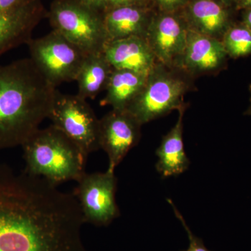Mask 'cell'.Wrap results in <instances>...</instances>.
Returning a JSON list of instances; mask_svg holds the SVG:
<instances>
[{"label": "cell", "instance_id": "6da1fadb", "mask_svg": "<svg viewBox=\"0 0 251 251\" xmlns=\"http://www.w3.org/2000/svg\"><path fill=\"white\" fill-rule=\"evenodd\" d=\"M57 92L30 58L0 65V150L22 146L39 129Z\"/></svg>", "mask_w": 251, "mask_h": 251}, {"label": "cell", "instance_id": "7a4b0ae2", "mask_svg": "<svg viewBox=\"0 0 251 251\" xmlns=\"http://www.w3.org/2000/svg\"><path fill=\"white\" fill-rule=\"evenodd\" d=\"M21 147L25 163L23 171L51 184L77 181L86 173L88 155L53 125L39 128Z\"/></svg>", "mask_w": 251, "mask_h": 251}, {"label": "cell", "instance_id": "3957f363", "mask_svg": "<svg viewBox=\"0 0 251 251\" xmlns=\"http://www.w3.org/2000/svg\"><path fill=\"white\" fill-rule=\"evenodd\" d=\"M193 80L182 69L156 61L141 92L126 110L142 125L179 110L186 105L184 96L194 88Z\"/></svg>", "mask_w": 251, "mask_h": 251}, {"label": "cell", "instance_id": "277c9868", "mask_svg": "<svg viewBox=\"0 0 251 251\" xmlns=\"http://www.w3.org/2000/svg\"><path fill=\"white\" fill-rule=\"evenodd\" d=\"M46 18L52 30L87 54L103 52L109 41L103 14L77 0H53Z\"/></svg>", "mask_w": 251, "mask_h": 251}, {"label": "cell", "instance_id": "5b68a950", "mask_svg": "<svg viewBox=\"0 0 251 251\" xmlns=\"http://www.w3.org/2000/svg\"><path fill=\"white\" fill-rule=\"evenodd\" d=\"M30 58L54 87L75 81L87 54L57 31L27 43Z\"/></svg>", "mask_w": 251, "mask_h": 251}, {"label": "cell", "instance_id": "8992f818", "mask_svg": "<svg viewBox=\"0 0 251 251\" xmlns=\"http://www.w3.org/2000/svg\"><path fill=\"white\" fill-rule=\"evenodd\" d=\"M49 118L86 154L100 150V120L86 99L57 91Z\"/></svg>", "mask_w": 251, "mask_h": 251}, {"label": "cell", "instance_id": "52a82bcc", "mask_svg": "<svg viewBox=\"0 0 251 251\" xmlns=\"http://www.w3.org/2000/svg\"><path fill=\"white\" fill-rule=\"evenodd\" d=\"M73 194L85 224L105 227L120 216L116 202L117 178L115 171L87 173L82 175Z\"/></svg>", "mask_w": 251, "mask_h": 251}, {"label": "cell", "instance_id": "ba28073f", "mask_svg": "<svg viewBox=\"0 0 251 251\" xmlns=\"http://www.w3.org/2000/svg\"><path fill=\"white\" fill-rule=\"evenodd\" d=\"M188 31L181 11L166 13L156 11L145 40L157 61L170 68L181 69Z\"/></svg>", "mask_w": 251, "mask_h": 251}, {"label": "cell", "instance_id": "9c48e42d", "mask_svg": "<svg viewBox=\"0 0 251 251\" xmlns=\"http://www.w3.org/2000/svg\"><path fill=\"white\" fill-rule=\"evenodd\" d=\"M141 124L127 110H112L100 120L99 145L108 156V170L115 168L139 143Z\"/></svg>", "mask_w": 251, "mask_h": 251}, {"label": "cell", "instance_id": "30bf717a", "mask_svg": "<svg viewBox=\"0 0 251 251\" xmlns=\"http://www.w3.org/2000/svg\"><path fill=\"white\" fill-rule=\"evenodd\" d=\"M41 0H23L11 9L0 12V56L10 50L27 44L34 28L47 17Z\"/></svg>", "mask_w": 251, "mask_h": 251}, {"label": "cell", "instance_id": "8fae6325", "mask_svg": "<svg viewBox=\"0 0 251 251\" xmlns=\"http://www.w3.org/2000/svg\"><path fill=\"white\" fill-rule=\"evenodd\" d=\"M238 12L216 0H189L181 14L188 30L221 41Z\"/></svg>", "mask_w": 251, "mask_h": 251}, {"label": "cell", "instance_id": "7c38bea8", "mask_svg": "<svg viewBox=\"0 0 251 251\" xmlns=\"http://www.w3.org/2000/svg\"><path fill=\"white\" fill-rule=\"evenodd\" d=\"M228 58L221 41L189 31L181 69L193 78L214 75L227 67Z\"/></svg>", "mask_w": 251, "mask_h": 251}, {"label": "cell", "instance_id": "4fadbf2b", "mask_svg": "<svg viewBox=\"0 0 251 251\" xmlns=\"http://www.w3.org/2000/svg\"><path fill=\"white\" fill-rule=\"evenodd\" d=\"M103 52L113 69L149 73L157 61L147 41L139 36L109 41Z\"/></svg>", "mask_w": 251, "mask_h": 251}, {"label": "cell", "instance_id": "5bb4252c", "mask_svg": "<svg viewBox=\"0 0 251 251\" xmlns=\"http://www.w3.org/2000/svg\"><path fill=\"white\" fill-rule=\"evenodd\" d=\"M156 11L152 7L139 6H117L107 10L103 18L109 41L130 36L145 39Z\"/></svg>", "mask_w": 251, "mask_h": 251}, {"label": "cell", "instance_id": "9a60e30c", "mask_svg": "<svg viewBox=\"0 0 251 251\" xmlns=\"http://www.w3.org/2000/svg\"><path fill=\"white\" fill-rule=\"evenodd\" d=\"M188 105L179 109V117L174 126L162 138L161 145L156 150L158 156L156 168L163 177L182 174L190 166L185 151L183 140V119Z\"/></svg>", "mask_w": 251, "mask_h": 251}, {"label": "cell", "instance_id": "2e32d148", "mask_svg": "<svg viewBox=\"0 0 251 251\" xmlns=\"http://www.w3.org/2000/svg\"><path fill=\"white\" fill-rule=\"evenodd\" d=\"M148 75V73L112 69L100 104L110 105L112 110H126L143 90Z\"/></svg>", "mask_w": 251, "mask_h": 251}, {"label": "cell", "instance_id": "e0dca14e", "mask_svg": "<svg viewBox=\"0 0 251 251\" xmlns=\"http://www.w3.org/2000/svg\"><path fill=\"white\" fill-rule=\"evenodd\" d=\"M112 69L103 51L87 54L75 80L77 95L85 99H95L105 90Z\"/></svg>", "mask_w": 251, "mask_h": 251}, {"label": "cell", "instance_id": "ac0fdd59", "mask_svg": "<svg viewBox=\"0 0 251 251\" xmlns=\"http://www.w3.org/2000/svg\"><path fill=\"white\" fill-rule=\"evenodd\" d=\"M221 42L230 58L238 59L251 55V29L241 21L237 20L229 27Z\"/></svg>", "mask_w": 251, "mask_h": 251}, {"label": "cell", "instance_id": "d6986e66", "mask_svg": "<svg viewBox=\"0 0 251 251\" xmlns=\"http://www.w3.org/2000/svg\"><path fill=\"white\" fill-rule=\"evenodd\" d=\"M10 189L8 166L0 162V251H6Z\"/></svg>", "mask_w": 251, "mask_h": 251}, {"label": "cell", "instance_id": "ffe728a7", "mask_svg": "<svg viewBox=\"0 0 251 251\" xmlns=\"http://www.w3.org/2000/svg\"><path fill=\"white\" fill-rule=\"evenodd\" d=\"M168 202L171 204L172 208H173L175 216H176L177 219L181 222L185 230H186V233H187L188 240H189V245H188V249L181 251H211L205 247L202 239L197 237V236L195 235V234L193 233L192 230H191V228L188 227L187 224H186L184 218L183 217L181 213L176 209V206H175L174 203H173V201H172L171 199H168Z\"/></svg>", "mask_w": 251, "mask_h": 251}, {"label": "cell", "instance_id": "44dd1931", "mask_svg": "<svg viewBox=\"0 0 251 251\" xmlns=\"http://www.w3.org/2000/svg\"><path fill=\"white\" fill-rule=\"evenodd\" d=\"M189 0H151L157 11L166 13L180 12Z\"/></svg>", "mask_w": 251, "mask_h": 251}, {"label": "cell", "instance_id": "7402d4cb", "mask_svg": "<svg viewBox=\"0 0 251 251\" xmlns=\"http://www.w3.org/2000/svg\"><path fill=\"white\" fill-rule=\"evenodd\" d=\"M122 6H148L154 9L151 0H108V9Z\"/></svg>", "mask_w": 251, "mask_h": 251}, {"label": "cell", "instance_id": "603a6c76", "mask_svg": "<svg viewBox=\"0 0 251 251\" xmlns=\"http://www.w3.org/2000/svg\"><path fill=\"white\" fill-rule=\"evenodd\" d=\"M79 2L104 14L108 7V0H77Z\"/></svg>", "mask_w": 251, "mask_h": 251}, {"label": "cell", "instance_id": "cb8c5ba5", "mask_svg": "<svg viewBox=\"0 0 251 251\" xmlns=\"http://www.w3.org/2000/svg\"><path fill=\"white\" fill-rule=\"evenodd\" d=\"M23 0H0V12L14 7Z\"/></svg>", "mask_w": 251, "mask_h": 251}, {"label": "cell", "instance_id": "d4e9b609", "mask_svg": "<svg viewBox=\"0 0 251 251\" xmlns=\"http://www.w3.org/2000/svg\"><path fill=\"white\" fill-rule=\"evenodd\" d=\"M240 12V21L251 29V9L242 10Z\"/></svg>", "mask_w": 251, "mask_h": 251}, {"label": "cell", "instance_id": "484cf974", "mask_svg": "<svg viewBox=\"0 0 251 251\" xmlns=\"http://www.w3.org/2000/svg\"><path fill=\"white\" fill-rule=\"evenodd\" d=\"M251 9V0H239L237 6L238 11Z\"/></svg>", "mask_w": 251, "mask_h": 251}, {"label": "cell", "instance_id": "4316f807", "mask_svg": "<svg viewBox=\"0 0 251 251\" xmlns=\"http://www.w3.org/2000/svg\"><path fill=\"white\" fill-rule=\"evenodd\" d=\"M216 1H220V2L223 3L226 6L234 8V9L237 10V6L239 0H216Z\"/></svg>", "mask_w": 251, "mask_h": 251}, {"label": "cell", "instance_id": "83f0119b", "mask_svg": "<svg viewBox=\"0 0 251 251\" xmlns=\"http://www.w3.org/2000/svg\"><path fill=\"white\" fill-rule=\"evenodd\" d=\"M249 92H250V99H249V105L247 110L244 112V115L247 116H251V84L249 86Z\"/></svg>", "mask_w": 251, "mask_h": 251}]
</instances>
